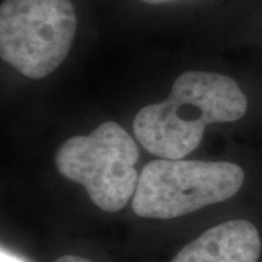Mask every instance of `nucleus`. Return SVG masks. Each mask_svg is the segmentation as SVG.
<instances>
[{"label":"nucleus","instance_id":"nucleus-1","mask_svg":"<svg viewBox=\"0 0 262 262\" xmlns=\"http://www.w3.org/2000/svg\"><path fill=\"white\" fill-rule=\"evenodd\" d=\"M248 96L232 77L211 72H185L169 96L143 106L134 117V136L159 159H184L200 146L207 125L242 120Z\"/></svg>","mask_w":262,"mask_h":262},{"label":"nucleus","instance_id":"nucleus-2","mask_svg":"<svg viewBox=\"0 0 262 262\" xmlns=\"http://www.w3.org/2000/svg\"><path fill=\"white\" fill-rule=\"evenodd\" d=\"M244 182L233 162L156 159L141 169L131 207L143 219L172 220L230 200Z\"/></svg>","mask_w":262,"mask_h":262},{"label":"nucleus","instance_id":"nucleus-3","mask_svg":"<svg viewBox=\"0 0 262 262\" xmlns=\"http://www.w3.org/2000/svg\"><path fill=\"white\" fill-rule=\"evenodd\" d=\"M139 147L120 124L103 122L89 136H75L56 151L61 177L80 184L95 206L117 213L134 196L140 173Z\"/></svg>","mask_w":262,"mask_h":262},{"label":"nucleus","instance_id":"nucleus-4","mask_svg":"<svg viewBox=\"0 0 262 262\" xmlns=\"http://www.w3.org/2000/svg\"><path fill=\"white\" fill-rule=\"evenodd\" d=\"M77 29L70 0H5L0 56L20 75L44 79L66 60Z\"/></svg>","mask_w":262,"mask_h":262},{"label":"nucleus","instance_id":"nucleus-5","mask_svg":"<svg viewBox=\"0 0 262 262\" xmlns=\"http://www.w3.org/2000/svg\"><path fill=\"white\" fill-rule=\"evenodd\" d=\"M169 262H262V230L246 219L227 220L196 236Z\"/></svg>","mask_w":262,"mask_h":262},{"label":"nucleus","instance_id":"nucleus-6","mask_svg":"<svg viewBox=\"0 0 262 262\" xmlns=\"http://www.w3.org/2000/svg\"><path fill=\"white\" fill-rule=\"evenodd\" d=\"M54 262H94V261H91V259H88V258H84V256H80V255H70V253H67V255H61V256H58Z\"/></svg>","mask_w":262,"mask_h":262},{"label":"nucleus","instance_id":"nucleus-7","mask_svg":"<svg viewBox=\"0 0 262 262\" xmlns=\"http://www.w3.org/2000/svg\"><path fill=\"white\" fill-rule=\"evenodd\" d=\"M2 262H20L19 259H16V258H13L12 255H9V253L5 252V249L2 251Z\"/></svg>","mask_w":262,"mask_h":262},{"label":"nucleus","instance_id":"nucleus-8","mask_svg":"<svg viewBox=\"0 0 262 262\" xmlns=\"http://www.w3.org/2000/svg\"><path fill=\"white\" fill-rule=\"evenodd\" d=\"M144 3H150V5H159V3H165V2H169V0H141Z\"/></svg>","mask_w":262,"mask_h":262}]
</instances>
